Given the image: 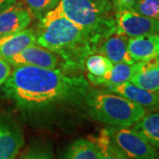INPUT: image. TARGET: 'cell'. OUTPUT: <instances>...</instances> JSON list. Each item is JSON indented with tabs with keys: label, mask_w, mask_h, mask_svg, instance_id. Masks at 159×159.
<instances>
[{
	"label": "cell",
	"mask_w": 159,
	"mask_h": 159,
	"mask_svg": "<svg viewBox=\"0 0 159 159\" xmlns=\"http://www.w3.org/2000/svg\"><path fill=\"white\" fill-rule=\"evenodd\" d=\"M98 148L91 139L80 138L69 145L64 159H98Z\"/></svg>",
	"instance_id": "cell-17"
},
{
	"label": "cell",
	"mask_w": 159,
	"mask_h": 159,
	"mask_svg": "<svg viewBox=\"0 0 159 159\" xmlns=\"http://www.w3.org/2000/svg\"><path fill=\"white\" fill-rule=\"evenodd\" d=\"M89 89V82L82 74L30 66H15L3 87L5 97L28 111L79 103Z\"/></svg>",
	"instance_id": "cell-1"
},
{
	"label": "cell",
	"mask_w": 159,
	"mask_h": 159,
	"mask_svg": "<svg viewBox=\"0 0 159 159\" xmlns=\"http://www.w3.org/2000/svg\"><path fill=\"white\" fill-rule=\"evenodd\" d=\"M24 142L20 125L9 116L0 114V159H16Z\"/></svg>",
	"instance_id": "cell-7"
},
{
	"label": "cell",
	"mask_w": 159,
	"mask_h": 159,
	"mask_svg": "<svg viewBox=\"0 0 159 159\" xmlns=\"http://www.w3.org/2000/svg\"><path fill=\"white\" fill-rule=\"evenodd\" d=\"M116 34L127 38L159 34V21L143 16L132 10H119L115 12Z\"/></svg>",
	"instance_id": "cell-6"
},
{
	"label": "cell",
	"mask_w": 159,
	"mask_h": 159,
	"mask_svg": "<svg viewBox=\"0 0 159 159\" xmlns=\"http://www.w3.org/2000/svg\"><path fill=\"white\" fill-rule=\"evenodd\" d=\"M11 73V65L6 59L0 57V87L4 85V83L8 79Z\"/></svg>",
	"instance_id": "cell-23"
},
{
	"label": "cell",
	"mask_w": 159,
	"mask_h": 159,
	"mask_svg": "<svg viewBox=\"0 0 159 159\" xmlns=\"http://www.w3.org/2000/svg\"><path fill=\"white\" fill-rule=\"evenodd\" d=\"M137 0H113L114 8L119 10H131Z\"/></svg>",
	"instance_id": "cell-24"
},
{
	"label": "cell",
	"mask_w": 159,
	"mask_h": 159,
	"mask_svg": "<svg viewBox=\"0 0 159 159\" xmlns=\"http://www.w3.org/2000/svg\"><path fill=\"white\" fill-rule=\"evenodd\" d=\"M60 0H21L31 15L41 20L48 11L54 9Z\"/></svg>",
	"instance_id": "cell-20"
},
{
	"label": "cell",
	"mask_w": 159,
	"mask_h": 159,
	"mask_svg": "<svg viewBox=\"0 0 159 159\" xmlns=\"http://www.w3.org/2000/svg\"><path fill=\"white\" fill-rule=\"evenodd\" d=\"M135 73V65H129L125 63H118L113 65L111 70L103 76H94L88 74L89 81L93 85L104 88L113 87L129 81Z\"/></svg>",
	"instance_id": "cell-15"
},
{
	"label": "cell",
	"mask_w": 159,
	"mask_h": 159,
	"mask_svg": "<svg viewBox=\"0 0 159 159\" xmlns=\"http://www.w3.org/2000/svg\"><path fill=\"white\" fill-rule=\"evenodd\" d=\"M98 148V159H130L119 149L103 130L99 136L92 139Z\"/></svg>",
	"instance_id": "cell-18"
},
{
	"label": "cell",
	"mask_w": 159,
	"mask_h": 159,
	"mask_svg": "<svg viewBox=\"0 0 159 159\" xmlns=\"http://www.w3.org/2000/svg\"><path fill=\"white\" fill-rule=\"evenodd\" d=\"M36 42L55 53L61 59L62 68L78 71L85 67V61L97 52L98 46L72 22L57 5L40 20Z\"/></svg>",
	"instance_id": "cell-2"
},
{
	"label": "cell",
	"mask_w": 159,
	"mask_h": 159,
	"mask_svg": "<svg viewBox=\"0 0 159 159\" xmlns=\"http://www.w3.org/2000/svg\"><path fill=\"white\" fill-rule=\"evenodd\" d=\"M127 42V37L114 34L101 43L97 49V52L107 57L113 64L125 63L133 65L135 61L131 57L128 51Z\"/></svg>",
	"instance_id": "cell-13"
},
{
	"label": "cell",
	"mask_w": 159,
	"mask_h": 159,
	"mask_svg": "<svg viewBox=\"0 0 159 159\" xmlns=\"http://www.w3.org/2000/svg\"><path fill=\"white\" fill-rule=\"evenodd\" d=\"M20 159H54V157L49 149L43 147H34L29 148Z\"/></svg>",
	"instance_id": "cell-22"
},
{
	"label": "cell",
	"mask_w": 159,
	"mask_h": 159,
	"mask_svg": "<svg viewBox=\"0 0 159 159\" xmlns=\"http://www.w3.org/2000/svg\"><path fill=\"white\" fill-rule=\"evenodd\" d=\"M104 89L116 93L120 97L138 103L147 111H153L159 109V91L152 92L146 90L130 81H125L118 86L107 87L104 88Z\"/></svg>",
	"instance_id": "cell-9"
},
{
	"label": "cell",
	"mask_w": 159,
	"mask_h": 159,
	"mask_svg": "<svg viewBox=\"0 0 159 159\" xmlns=\"http://www.w3.org/2000/svg\"><path fill=\"white\" fill-rule=\"evenodd\" d=\"M135 73L130 79L133 84L152 92L159 91V56L134 63Z\"/></svg>",
	"instance_id": "cell-11"
},
{
	"label": "cell",
	"mask_w": 159,
	"mask_h": 159,
	"mask_svg": "<svg viewBox=\"0 0 159 159\" xmlns=\"http://www.w3.org/2000/svg\"><path fill=\"white\" fill-rule=\"evenodd\" d=\"M131 10L159 21V0H137Z\"/></svg>",
	"instance_id": "cell-21"
},
{
	"label": "cell",
	"mask_w": 159,
	"mask_h": 159,
	"mask_svg": "<svg viewBox=\"0 0 159 159\" xmlns=\"http://www.w3.org/2000/svg\"><path fill=\"white\" fill-rule=\"evenodd\" d=\"M36 43V34L33 29H25L0 38V57L8 60L29 46Z\"/></svg>",
	"instance_id": "cell-12"
},
{
	"label": "cell",
	"mask_w": 159,
	"mask_h": 159,
	"mask_svg": "<svg viewBox=\"0 0 159 159\" xmlns=\"http://www.w3.org/2000/svg\"><path fill=\"white\" fill-rule=\"evenodd\" d=\"M103 131L111 141L130 159H157L158 157L156 148L134 128L111 126Z\"/></svg>",
	"instance_id": "cell-5"
},
{
	"label": "cell",
	"mask_w": 159,
	"mask_h": 159,
	"mask_svg": "<svg viewBox=\"0 0 159 159\" xmlns=\"http://www.w3.org/2000/svg\"><path fill=\"white\" fill-rule=\"evenodd\" d=\"M59 5L64 14L98 47L116 34L112 6L107 0H60Z\"/></svg>",
	"instance_id": "cell-3"
},
{
	"label": "cell",
	"mask_w": 159,
	"mask_h": 159,
	"mask_svg": "<svg viewBox=\"0 0 159 159\" xmlns=\"http://www.w3.org/2000/svg\"><path fill=\"white\" fill-rule=\"evenodd\" d=\"M112 66L113 63L102 54H92L85 61V67L89 74L98 77L105 75Z\"/></svg>",
	"instance_id": "cell-19"
},
{
	"label": "cell",
	"mask_w": 159,
	"mask_h": 159,
	"mask_svg": "<svg viewBox=\"0 0 159 159\" xmlns=\"http://www.w3.org/2000/svg\"><path fill=\"white\" fill-rule=\"evenodd\" d=\"M84 101L92 119L111 126L130 127L147 114L138 103L107 90L90 89Z\"/></svg>",
	"instance_id": "cell-4"
},
{
	"label": "cell",
	"mask_w": 159,
	"mask_h": 159,
	"mask_svg": "<svg viewBox=\"0 0 159 159\" xmlns=\"http://www.w3.org/2000/svg\"><path fill=\"white\" fill-rule=\"evenodd\" d=\"M11 66H30L42 68L55 69L59 64L57 56L42 46L31 45L6 60Z\"/></svg>",
	"instance_id": "cell-8"
},
{
	"label": "cell",
	"mask_w": 159,
	"mask_h": 159,
	"mask_svg": "<svg viewBox=\"0 0 159 159\" xmlns=\"http://www.w3.org/2000/svg\"><path fill=\"white\" fill-rule=\"evenodd\" d=\"M127 49L135 62L159 56V34L128 38Z\"/></svg>",
	"instance_id": "cell-14"
},
{
	"label": "cell",
	"mask_w": 159,
	"mask_h": 159,
	"mask_svg": "<svg viewBox=\"0 0 159 159\" xmlns=\"http://www.w3.org/2000/svg\"><path fill=\"white\" fill-rule=\"evenodd\" d=\"M157 159H159V156H158V157H157Z\"/></svg>",
	"instance_id": "cell-26"
},
{
	"label": "cell",
	"mask_w": 159,
	"mask_h": 159,
	"mask_svg": "<svg viewBox=\"0 0 159 159\" xmlns=\"http://www.w3.org/2000/svg\"><path fill=\"white\" fill-rule=\"evenodd\" d=\"M31 22V13L20 1L0 13V38L27 29Z\"/></svg>",
	"instance_id": "cell-10"
},
{
	"label": "cell",
	"mask_w": 159,
	"mask_h": 159,
	"mask_svg": "<svg viewBox=\"0 0 159 159\" xmlns=\"http://www.w3.org/2000/svg\"><path fill=\"white\" fill-rule=\"evenodd\" d=\"M18 0H0V13L2 11H6L10 6L15 4Z\"/></svg>",
	"instance_id": "cell-25"
},
{
	"label": "cell",
	"mask_w": 159,
	"mask_h": 159,
	"mask_svg": "<svg viewBox=\"0 0 159 159\" xmlns=\"http://www.w3.org/2000/svg\"><path fill=\"white\" fill-rule=\"evenodd\" d=\"M133 128L145 137L152 146L159 149V110L146 114L134 125Z\"/></svg>",
	"instance_id": "cell-16"
}]
</instances>
